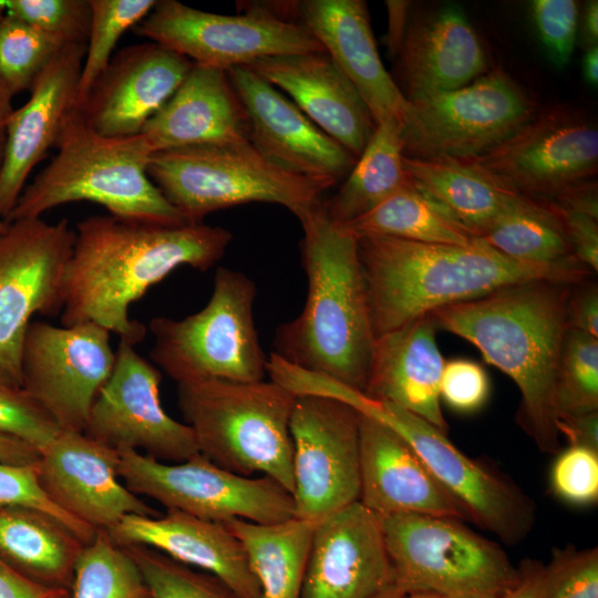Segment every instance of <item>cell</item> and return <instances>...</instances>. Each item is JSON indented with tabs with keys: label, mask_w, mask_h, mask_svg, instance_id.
Here are the masks:
<instances>
[{
	"label": "cell",
	"mask_w": 598,
	"mask_h": 598,
	"mask_svg": "<svg viewBox=\"0 0 598 598\" xmlns=\"http://www.w3.org/2000/svg\"><path fill=\"white\" fill-rule=\"evenodd\" d=\"M557 431L568 446H582L598 451V411L559 415Z\"/></svg>",
	"instance_id": "cell-52"
},
{
	"label": "cell",
	"mask_w": 598,
	"mask_h": 598,
	"mask_svg": "<svg viewBox=\"0 0 598 598\" xmlns=\"http://www.w3.org/2000/svg\"><path fill=\"white\" fill-rule=\"evenodd\" d=\"M394 59L395 83L408 102L460 89L487 72L478 35L452 4L409 18Z\"/></svg>",
	"instance_id": "cell-27"
},
{
	"label": "cell",
	"mask_w": 598,
	"mask_h": 598,
	"mask_svg": "<svg viewBox=\"0 0 598 598\" xmlns=\"http://www.w3.org/2000/svg\"><path fill=\"white\" fill-rule=\"evenodd\" d=\"M539 110L513 78L494 69L460 89L409 102L400 122L403 155L476 158L511 137Z\"/></svg>",
	"instance_id": "cell-10"
},
{
	"label": "cell",
	"mask_w": 598,
	"mask_h": 598,
	"mask_svg": "<svg viewBox=\"0 0 598 598\" xmlns=\"http://www.w3.org/2000/svg\"><path fill=\"white\" fill-rule=\"evenodd\" d=\"M289 16L320 42L351 81L375 126L388 118L401 122L409 102L381 61L364 1H290Z\"/></svg>",
	"instance_id": "cell-25"
},
{
	"label": "cell",
	"mask_w": 598,
	"mask_h": 598,
	"mask_svg": "<svg viewBox=\"0 0 598 598\" xmlns=\"http://www.w3.org/2000/svg\"><path fill=\"white\" fill-rule=\"evenodd\" d=\"M85 45L63 47L31 86L28 101L8 123L0 167V218L7 221L33 168L56 147L69 115L76 110Z\"/></svg>",
	"instance_id": "cell-23"
},
{
	"label": "cell",
	"mask_w": 598,
	"mask_h": 598,
	"mask_svg": "<svg viewBox=\"0 0 598 598\" xmlns=\"http://www.w3.org/2000/svg\"><path fill=\"white\" fill-rule=\"evenodd\" d=\"M403 157L400 121L381 122L338 192L322 200L328 216L346 225L401 189L410 181Z\"/></svg>",
	"instance_id": "cell-34"
},
{
	"label": "cell",
	"mask_w": 598,
	"mask_h": 598,
	"mask_svg": "<svg viewBox=\"0 0 598 598\" xmlns=\"http://www.w3.org/2000/svg\"><path fill=\"white\" fill-rule=\"evenodd\" d=\"M156 0H91L92 19L76 97V110L107 68L121 37L154 8Z\"/></svg>",
	"instance_id": "cell-38"
},
{
	"label": "cell",
	"mask_w": 598,
	"mask_h": 598,
	"mask_svg": "<svg viewBox=\"0 0 598 598\" xmlns=\"http://www.w3.org/2000/svg\"><path fill=\"white\" fill-rule=\"evenodd\" d=\"M74 237L66 218L53 224L13 220L0 235V365L21 385L22 347L32 317L62 312Z\"/></svg>",
	"instance_id": "cell-15"
},
{
	"label": "cell",
	"mask_w": 598,
	"mask_h": 598,
	"mask_svg": "<svg viewBox=\"0 0 598 598\" xmlns=\"http://www.w3.org/2000/svg\"><path fill=\"white\" fill-rule=\"evenodd\" d=\"M226 72L245 111L249 142L266 158L326 189L347 177L357 162L348 150L248 68Z\"/></svg>",
	"instance_id": "cell-19"
},
{
	"label": "cell",
	"mask_w": 598,
	"mask_h": 598,
	"mask_svg": "<svg viewBox=\"0 0 598 598\" xmlns=\"http://www.w3.org/2000/svg\"><path fill=\"white\" fill-rule=\"evenodd\" d=\"M40 452L32 445L8 435L0 434V461L9 464H37Z\"/></svg>",
	"instance_id": "cell-56"
},
{
	"label": "cell",
	"mask_w": 598,
	"mask_h": 598,
	"mask_svg": "<svg viewBox=\"0 0 598 598\" xmlns=\"http://www.w3.org/2000/svg\"><path fill=\"white\" fill-rule=\"evenodd\" d=\"M559 415L598 411V338L569 329L556 383Z\"/></svg>",
	"instance_id": "cell-41"
},
{
	"label": "cell",
	"mask_w": 598,
	"mask_h": 598,
	"mask_svg": "<svg viewBox=\"0 0 598 598\" xmlns=\"http://www.w3.org/2000/svg\"><path fill=\"white\" fill-rule=\"evenodd\" d=\"M532 10L549 58L557 66H565L574 51L578 3L574 0H535Z\"/></svg>",
	"instance_id": "cell-47"
},
{
	"label": "cell",
	"mask_w": 598,
	"mask_h": 598,
	"mask_svg": "<svg viewBox=\"0 0 598 598\" xmlns=\"http://www.w3.org/2000/svg\"><path fill=\"white\" fill-rule=\"evenodd\" d=\"M480 239L520 262L542 266L580 264L556 212L544 202L522 195Z\"/></svg>",
	"instance_id": "cell-36"
},
{
	"label": "cell",
	"mask_w": 598,
	"mask_h": 598,
	"mask_svg": "<svg viewBox=\"0 0 598 598\" xmlns=\"http://www.w3.org/2000/svg\"><path fill=\"white\" fill-rule=\"evenodd\" d=\"M388 9V31L384 43L392 58H395L401 48L410 16V1L390 0L385 2Z\"/></svg>",
	"instance_id": "cell-55"
},
{
	"label": "cell",
	"mask_w": 598,
	"mask_h": 598,
	"mask_svg": "<svg viewBox=\"0 0 598 598\" xmlns=\"http://www.w3.org/2000/svg\"><path fill=\"white\" fill-rule=\"evenodd\" d=\"M375 338L433 311L506 286L554 279L580 282L581 264L542 266L512 259L484 240L427 244L390 237L358 238Z\"/></svg>",
	"instance_id": "cell-3"
},
{
	"label": "cell",
	"mask_w": 598,
	"mask_h": 598,
	"mask_svg": "<svg viewBox=\"0 0 598 598\" xmlns=\"http://www.w3.org/2000/svg\"><path fill=\"white\" fill-rule=\"evenodd\" d=\"M148 176L190 223L248 203L283 206L300 221L327 189L266 158L249 141L154 153Z\"/></svg>",
	"instance_id": "cell-7"
},
{
	"label": "cell",
	"mask_w": 598,
	"mask_h": 598,
	"mask_svg": "<svg viewBox=\"0 0 598 598\" xmlns=\"http://www.w3.org/2000/svg\"><path fill=\"white\" fill-rule=\"evenodd\" d=\"M518 570L517 582L499 598H544L546 565L526 559Z\"/></svg>",
	"instance_id": "cell-54"
},
{
	"label": "cell",
	"mask_w": 598,
	"mask_h": 598,
	"mask_svg": "<svg viewBox=\"0 0 598 598\" xmlns=\"http://www.w3.org/2000/svg\"><path fill=\"white\" fill-rule=\"evenodd\" d=\"M7 13L47 34L62 45H86L91 0H9Z\"/></svg>",
	"instance_id": "cell-42"
},
{
	"label": "cell",
	"mask_w": 598,
	"mask_h": 598,
	"mask_svg": "<svg viewBox=\"0 0 598 598\" xmlns=\"http://www.w3.org/2000/svg\"><path fill=\"white\" fill-rule=\"evenodd\" d=\"M64 278L62 326L94 322L133 346L146 327L131 306L181 266L213 267L233 234L203 223L161 224L93 215L76 224Z\"/></svg>",
	"instance_id": "cell-1"
},
{
	"label": "cell",
	"mask_w": 598,
	"mask_h": 598,
	"mask_svg": "<svg viewBox=\"0 0 598 598\" xmlns=\"http://www.w3.org/2000/svg\"><path fill=\"white\" fill-rule=\"evenodd\" d=\"M0 598H71V591L37 582L0 557Z\"/></svg>",
	"instance_id": "cell-51"
},
{
	"label": "cell",
	"mask_w": 598,
	"mask_h": 598,
	"mask_svg": "<svg viewBox=\"0 0 598 598\" xmlns=\"http://www.w3.org/2000/svg\"><path fill=\"white\" fill-rule=\"evenodd\" d=\"M225 524L244 547L260 598H301L315 524L296 517L275 524Z\"/></svg>",
	"instance_id": "cell-33"
},
{
	"label": "cell",
	"mask_w": 598,
	"mask_h": 598,
	"mask_svg": "<svg viewBox=\"0 0 598 598\" xmlns=\"http://www.w3.org/2000/svg\"><path fill=\"white\" fill-rule=\"evenodd\" d=\"M37 464L17 465L0 461V508L41 511L64 524L84 545L90 544L97 530L72 517L49 498L39 482Z\"/></svg>",
	"instance_id": "cell-44"
},
{
	"label": "cell",
	"mask_w": 598,
	"mask_h": 598,
	"mask_svg": "<svg viewBox=\"0 0 598 598\" xmlns=\"http://www.w3.org/2000/svg\"><path fill=\"white\" fill-rule=\"evenodd\" d=\"M582 75L586 82L592 86L598 85V48L597 45L587 49L582 58Z\"/></svg>",
	"instance_id": "cell-59"
},
{
	"label": "cell",
	"mask_w": 598,
	"mask_h": 598,
	"mask_svg": "<svg viewBox=\"0 0 598 598\" xmlns=\"http://www.w3.org/2000/svg\"><path fill=\"white\" fill-rule=\"evenodd\" d=\"M436 324L426 315L375 338L363 393L398 405L448 431L440 399L444 359L436 343Z\"/></svg>",
	"instance_id": "cell-29"
},
{
	"label": "cell",
	"mask_w": 598,
	"mask_h": 598,
	"mask_svg": "<svg viewBox=\"0 0 598 598\" xmlns=\"http://www.w3.org/2000/svg\"><path fill=\"white\" fill-rule=\"evenodd\" d=\"M293 517L317 524L360 496L359 412L299 394L290 417Z\"/></svg>",
	"instance_id": "cell-16"
},
{
	"label": "cell",
	"mask_w": 598,
	"mask_h": 598,
	"mask_svg": "<svg viewBox=\"0 0 598 598\" xmlns=\"http://www.w3.org/2000/svg\"><path fill=\"white\" fill-rule=\"evenodd\" d=\"M550 488L561 501L587 506L598 501V451L568 446L559 452L550 470Z\"/></svg>",
	"instance_id": "cell-46"
},
{
	"label": "cell",
	"mask_w": 598,
	"mask_h": 598,
	"mask_svg": "<svg viewBox=\"0 0 598 598\" xmlns=\"http://www.w3.org/2000/svg\"><path fill=\"white\" fill-rule=\"evenodd\" d=\"M7 16V4L6 1H0V24Z\"/></svg>",
	"instance_id": "cell-62"
},
{
	"label": "cell",
	"mask_w": 598,
	"mask_h": 598,
	"mask_svg": "<svg viewBox=\"0 0 598 598\" xmlns=\"http://www.w3.org/2000/svg\"><path fill=\"white\" fill-rule=\"evenodd\" d=\"M585 279L574 285L568 301L569 328L598 338V287Z\"/></svg>",
	"instance_id": "cell-50"
},
{
	"label": "cell",
	"mask_w": 598,
	"mask_h": 598,
	"mask_svg": "<svg viewBox=\"0 0 598 598\" xmlns=\"http://www.w3.org/2000/svg\"><path fill=\"white\" fill-rule=\"evenodd\" d=\"M575 282L534 279L446 306L431 317L474 344L518 388L516 422L544 453H558L556 383Z\"/></svg>",
	"instance_id": "cell-2"
},
{
	"label": "cell",
	"mask_w": 598,
	"mask_h": 598,
	"mask_svg": "<svg viewBox=\"0 0 598 598\" xmlns=\"http://www.w3.org/2000/svg\"><path fill=\"white\" fill-rule=\"evenodd\" d=\"M256 285L245 274L219 267L207 305L181 320L150 322L151 358L177 384L203 380L256 382L267 360L254 320Z\"/></svg>",
	"instance_id": "cell-8"
},
{
	"label": "cell",
	"mask_w": 598,
	"mask_h": 598,
	"mask_svg": "<svg viewBox=\"0 0 598 598\" xmlns=\"http://www.w3.org/2000/svg\"><path fill=\"white\" fill-rule=\"evenodd\" d=\"M344 226L358 238L390 237L450 245H468L476 239L411 179L379 206Z\"/></svg>",
	"instance_id": "cell-35"
},
{
	"label": "cell",
	"mask_w": 598,
	"mask_h": 598,
	"mask_svg": "<svg viewBox=\"0 0 598 598\" xmlns=\"http://www.w3.org/2000/svg\"><path fill=\"white\" fill-rule=\"evenodd\" d=\"M118 475L135 495L217 523L244 519L275 524L293 517L292 495L275 480L243 476L219 467L200 453L165 463L132 448H120Z\"/></svg>",
	"instance_id": "cell-13"
},
{
	"label": "cell",
	"mask_w": 598,
	"mask_h": 598,
	"mask_svg": "<svg viewBox=\"0 0 598 598\" xmlns=\"http://www.w3.org/2000/svg\"><path fill=\"white\" fill-rule=\"evenodd\" d=\"M545 203L557 209L580 213L598 219L597 183L594 181L582 183Z\"/></svg>",
	"instance_id": "cell-53"
},
{
	"label": "cell",
	"mask_w": 598,
	"mask_h": 598,
	"mask_svg": "<svg viewBox=\"0 0 598 598\" xmlns=\"http://www.w3.org/2000/svg\"><path fill=\"white\" fill-rule=\"evenodd\" d=\"M14 94L0 76V167L4 156L8 123L14 111L12 99Z\"/></svg>",
	"instance_id": "cell-57"
},
{
	"label": "cell",
	"mask_w": 598,
	"mask_h": 598,
	"mask_svg": "<svg viewBox=\"0 0 598 598\" xmlns=\"http://www.w3.org/2000/svg\"><path fill=\"white\" fill-rule=\"evenodd\" d=\"M322 200L300 221L307 300L297 318L276 330L272 352L363 392L375 336L358 237L328 216Z\"/></svg>",
	"instance_id": "cell-4"
},
{
	"label": "cell",
	"mask_w": 598,
	"mask_h": 598,
	"mask_svg": "<svg viewBox=\"0 0 598 598\" xmlns=\"http://www.w3.org/2000/svg\"><path fill=\"white\" fill-rule=\"evenodd\" d=\"M403 165L414 186L476 238L520 196L466 161L404 156Z\"/></svg>",
	"instance_id": "cell-32"
},
{
	"label": "cell",
	"mask_w": 598,
	"mask_h": 598,
	"mask_svg": "<svg viewBox=\"0 0 598 598\" xmlns=\"http://www.w3.org/2000/svg\"><path fill=\"white\" fill-rule=\"evenodd\" d=\"M141 135L153 153L249 141L246 114L227 72L195 63Z\"/></svg>",
	"instance_id": "cell-30"
},
{
	"label": "cell",
	"mask_w": 598,
	"mask_h": 598,
	"mask_svg": "<svg viewBox=\"0 0 598 598\" xmlns=\"http://www.w3.org/2000/svg\"><path fill=\"white\" fill-rule=\"evenodd\" d=\"M357 159L375 124L358 90L327 52L268 56L246 65Z\"/></svg>",
	"instance_id": "cell-26"
},
{
	"label": "cell",
	"mask_w": 598,
	"mask_h": 598,
	"mask_svg": "<svg viewBox=\"0 0 598 598\" xmlns=\"http://www.w3.org/2000/svg\"><path fill=\"white\" fill-rule=\"evenodd\" d=\"M162 374L138 354L134 346L120 340L115 363L97 394L84 434L115 450H142L165 463H179L199 453L193 430L164 410Z\"/></svg>",
	"instance_id": "cell-18"
},
{
	"label": "cell",
	"mask_w": 598,
	"mask_h": 598,
	"mask_svg": "<svg viewBox=\"0 0 598 598\" xmlns=\"http://www.w3.org/2000/svg\"><path fill=\"white\" fill-rule=\"evenodd\" d=\"M241 8L243 12L227 16L161 0L133 31L195 64L224 71L268 56L326 52L301 23L282 17L274 2Z\"/></svg>",
	"instance_id": "cell-12"
},
{
	"label": "cell",
	"mask_w": 598,
	"mask_h": 598,
	"mask_svg": "<svg viewBox=\"0 0 598 598\" xmlns=\"http://www.w3.org/2000/svg\"><path fill=\"white\" fill-rule=\"evenodd\" d=\"M340 400L400 434L439 483L461 504L471 523L506 544L524 540L535 524L533 501L512 481L457 448L444 432L415 414L346 388Z\"/></svg>",
	"instance_id": "cell-11"
},
{
	"label": "cell",
	"mask_w": 598,
	"mask_h": 598,
	"mask_svg": "<svg viewBox=\"0 0 598 598\" xmlns=\"http://www.w3.org/2000/svg\"><path fill=\"white\" fill-rule=\"evenodd\" d=\"M359 502L378 517L396 514L470 522L414 448L384 423L359 413Z\"/></svg>",
	"instance_id": "cell-24"
},
{
	"label": "cell",
	"mask_w": 598,
	"mask_h": 598,
	"mask_svg": "<svg viewBox=\"0 0 598 598\" xmlns=\"http://www.w3.org/2000/svg\"><path fill=\"white\" fill-rule=\"evenodd\" d=\"M110 333L94 322L30 323L21 355L22 386L61 430L84 432L115 363Z\"/></svg>",
	"instance_id": "cell-17"
},
{
	"label": "cell",
	"mask_w": 598,
	"mask_h": 598,
	"mask_svg": "<svg viewBox=\"0 0 598 598\" xmlns=\"http://www.w3.org/2000/svg\"><path fill=\"white\" fill-rule=\"evenodd\" d=\"M192 66L186 56L153 41L123 48L78 111L103 136L138 135Z\"/></svg>",
	"instance_id": "cell-21"
},
{
	"label": "cell",
	"mask_w": 598,
	"mask_h": 598,
	"mask_svg": "<svg viewBox=\"0 0 598 598\" xmlns=\"http://www.w3.org/2000/svg\"><path fill=\"white\" fill-rule=\"evenodd\" d=\"M58 153L22 190L7 223L41 218L73 202H92L110 215L161 224L187 221L148 176L154 154L138 134L106 137L74 110L56 145Z\"/></svg>",
	"instance_id": "cell-5"
},
{
	"label": "cell",
	"mask_w": 598,
	"mask_h": 598,
	"mask_svg": "<svg viewBox=\"0 0 598 598\" xmlns=\"http://www.w3.org/2000/svg\"><path fill=\"white\" fill-rule=\"evenodd\" d=\"M584 34L586 41L590 47L597 45L598 39V2L596 0L589 1L584 18Z\"/></svg>",
	"instance_id": "cell-58"
},
{
	"label": "cell",
	"mask_w": 598,
	"mask_h": 598,
	"mask_svg": "<svg viewBox=\"0 0 598 598\" xmlns=\"http://www.w3.org/2000/svg\"><path fill=\"white\" fill-rule=\"evenodd\" d=\"M63 47L7 13L0 24V76L14 95L29 91Z\"/></svg>",
	"instance_id": "cell-39"
},
{
	"label": "cell",
	"mask_w": 598,
	"mask_h": 598,
	"mask_svg": "<svg viewBox=\"0 0 598 598\" xmlns=\"http://www.w3.org/2000/svg\"><path fill=\"white\" fill-rule=\"evenodd\" d=\"M392 584L380 519L359 501L315 524L301 598H372Z\"/></svg>",
	"instance_id": "cell-22"
},
{
	"label": "cell",
	"mask_w": 598,
	"mask_h": 598,
	"mask_svg": "<svg viewBox=\"0 0 598 598\" xmlns=\"http://www.w3.org/2000/svg\"><path fill=\"white\" fill-rule=\"evenodd\" d=\"M379 519L393 585L404 595L499 598L518 580L505 550L460 519L420 514Z\"/></svg>",
	"instance_id": "cell-9"
},
{
	"label": "cell",
	"mask_w": 598,
	"mask_h": 598,
	"mask_svg": "<svg viewBox=\"0 0 598 598\" xmlns=\"http://www.w3.org/2000/svg\"><path fill=\"white\" fill-rule=\"evenodd\" d=\"M71 598H151V594L126 549L99 530L78 558Z\"/></svg>",
	"instance_id": "cell-37"
},
{
	"label": "cell",
	"mask_w": 598,
	"mask_h": 598,
	"mask_svg": "<svg viewBox=\"0 0 598 598\" xmlns=\"http://www.w3.org/2000/svg\"><path fill=\"white\" fill-rule=\"evenodd\" d=\"M60 431L49 413L0 365V434L19 439L41 453Z\"/></svg>",
	"instance_id": "cell-43"
},
{
	"label": "cell",
	"mask_w": 598,
	"mask_h": 598,
	"mask_svg": "<svg viewBox=\"0 0 598 598\" xmlns=\"http://www.w3.org/2000/svg\"><path fill=\"white\" fill-rule=\"evenodd\" d=\"M296 394L274 381L181 383L178 408L199 453L243 476L261 474L293 489L290 417Z\"/></svg>",
	"instance_id": "cell-6"
},
{
	"label": "cell",
	"mask_w": 598,
	"mask_h": 598,
	"mask_svg": "<svg viewBox=\"0 0 598 598\" xmlns=\"http://www.w3.org/2000/svg\"><path fill=\"white\" fill-rule=\"evenodd\" d=\"M8 223L0 218V235L6 231Z\"/></svg>",
	"instance_id": "cell-63"
},
{
	"label": "cell",
	"mask_w": 598,
	"mask_h": 598,
	"mask_svg": "<svg viewBox=\"0 0 598 598\" xmlns=\"http://www.w3.org/2000/svg\"><path fill=\"white\" fill-rule=\"evenodd\" d=\"M372 598H405V595L392 584Z\"/></svg>",
	"instance_id": "cell-60"
},
{
	"label": "cell",
	"mask_w": 598,
	"mask_h": 598,
	"mask_svg": "<svg viewBox=\"0 0 598 598\" xmlns=\"http://www.w3.org/2000/svg\"><path fill=\"white\" fill-rule=\"evenodd\" d=\"M105 532L120 546H148L206 571L239 598H260L244 547L226 524L167 511L156 517L127 515Z\"/></svg>",
	"instance_id": "cell-28"
},
{
	"label": "cell",
	"mask_w": 598,
	"mask_h": 598,
	"mask_svg": "<svg viewBox=\"0 0 598 598\" xmlns=\"http://www.w3.org/2000/svg\"><path fill=\"white\" fill-rule=\"evenodd\" d=\"M544 598H598V549H555L546 565Z\"/></svg>",
	"instance_id": "cell-45"
},
{
	"label": "cell",
	"mask_w": 598,
	"mask_h": 598,
	"mask_svg": "<svg viewBox=\"0 0 598 598\" xmlns=\"http://www.w3.org/2000/svg\"><path fill=\"white\" fill-rule=\"evenodd\" d=\"M466 162L522 196L548 202L597 174V125L567 105L540 109L502 144Z\"/></svg>",
	"instance_id": "cell-14"
},
{
	"label": "cell",
	"mask_w": 598,
	"mask_h": 598,
	"mask_svg": "<svg viewBox=\"0 0 598 598\" xmlns=\"http://www.w3.org/2000/svg\"><path fill=\"white\" fill-rule=\"evenodd\" d=\"M491 391L485 369L471 359L456 358L444 362L440 399L458 413H474L487 402Z\"/></svg>",
	"instance_id": "cell-48"
},
{
	"label": "cell",
	"mask_w": 598,
	"mask_h": 598,
	"mask_svg": "<svg viewBox=\"0 0 598 598\" xmlns=\"http://www.w3.org/2000/svg\"><path fill=\"white\" fill-rule=\"evenodd\" d=\"M118 451L83 432L61 430L40 453L39 482L62 511L95 530H109L127 515L158 512L120 482Z\"/></svg>",
	"instance_id": "cell-20"
},
{
	"label": "cell",
	"mask_w": 598,
	"mask_h": 598,
	"mask_svg": "<svg viewBox=\"0 0 598 598\" xmlns=\"http://www.w3.org/2000/svg\"><path fill=\"white\" fill-rule=\"evenodd\" d=\"M550 207L563 221L575 258L596 272L598 270V219L585 214Z\"/></svg>",
	"instance_id": "cell-49"
},
{
	"label": "cell",
	"mask_w": 598,
	"mask_h": 598,
	"mask_svg": "<svg viewBox=\"0 0 598 598\" xmlns=\"http://www.w3.org/2000/svg\"><path fill=\"white\" fill-rule=\"evenodd\" d=\"M83 542L56 518L33 508H0V557L28 578L71 591Z\"/></svg>",
	"instance_id": "cell-31"
},
{
	"label": "cell",
	"mask_w": 598,
	"mask_h": 598,
	"mask_svg": "<svg viewBox=\"0 0 598 598\" xmlns=\"http://www.w3.org/2000/svg\"><path fill=\"white\" fill-rule=\"evenodd\" d=\"M405 598H471V597H456V596H446L439 594H426V592H416L405 595Z\"/></svg>",
	"instance_id": "cell-61"
},
{
	"label": "cell",
	"mask_w": 598,
	"mask_h": 598,
	"mask_svg": "<svg viewBox=\"0 0 598 598\" xmlns=\"http://www.w3.org/2000/svg\"><path fill=\"white\" fill-rule=\"evenodd\" d=\"M140 568L151 598H239L218 578L144 546H123Z\"/></svg>",
	"instance_id": "cell-40"
}]
</instances>
